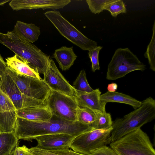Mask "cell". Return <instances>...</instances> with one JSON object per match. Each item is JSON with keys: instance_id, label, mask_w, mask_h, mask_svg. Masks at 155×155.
I'll return each instance as SVG.
<instances>
[{"instance_id": "obj_1", "label": "cell", "mask_w": 155, "mask_h": 155, "mask_svg": "<svg viewBox=\"0 0 155 155\" xmlns=\"http://www.w3.org/2000/svg\"><path fill=\"white\" fill-rule=\"evenodd\" d=\"M94 129L91 126L78 121H68L53 115L50 120L42 122L32 121L17 117L14 131L18 140L31 141L40 135L65 134L76 137Z\"/></svg>"}, {"instance_id": "obj_2", "label": "cell", "mask_w": 155, "mask_h": 155, "mask_svg": "<svg viewBox=\"0 0 155 155\" xmlns=\"http://www.w3.org/2000/svg\"><path fill=\"white\" fill-rule=\"evenodd\" d=\"M0 43L13 51L39 74H44L45 72L50 56L20 37L13 30L6 33L0 32Z\"/></svg>"}, {"instance_id": "obj_3", "label": "cell", "mask_w": 155, "mask_h": 155, "mask_svg": "<svg viewBox=\"0 0 155 155\" xmlns=\"http://www.w3.org/2000/svg\"><path fill=\"white\" fill-rule=\"evenodd\" d=\"M155 118V100L151 97L141 101L140 106L122 118L113 121L111 142L151 122Z\"/></svg>"}, {"instance_id": "obj_4", "label": "cell", "mask_w": 155, "mask_h": 155, "mask_svg": "<svg viewBox=\"0 0 155 155\" xmlns=\"http://www.w3.org/2000/svg\"><path fill=\"white\" fill-rule=\"evenodd\" d=\"M110 146L119 155H155L149 137L140 128L111 142Z\"/></svg>"}, {"instance_id": "obj_5", "label": "cell", "mask_w": 155, "mask_h": 155, "mask_svg": "<svg viewBox=\"0 0 155 155\" xmlns=\"http://www.w3.org/2000/svg\"><path fill=\"white\" fill-rule=\"evenodd\" d=\"M146 65L128 48L117 49L107 67L106 78L114 80L122 78L132 71H143Z\"/></svg>"}, {"instance_id": "obj_6", "label": "cell", "mask_w": 155, "mask_h": 155, "mask_svg": "<svg viewBox=\"0 0 155 155\" xmlns=\"http://www.w3.org/2000/svg\"><path fill=\"white\" fill-rule=\"evenodd\" d=\"M44 15L62 36L83 50L88 51L97 46V42L84 35L65 19L59 11H48Z\"/></svg>"}, {"instance_id": "obj_7", "label": "cell", "mask_w": 155, "mask_h": 155, "mask_svg": "<svg viewBox=\"0 0 155 155\" xmlns=\"http://www.w3.org/2000/svg\"><path fill=\"white\" fill-rule=\"evenodd\" d=\"M112 127L107 130L94 129L76 137L71 141L69 148L85 155H90L94 151L111 142Z\"/></svg>"}, {"instance_id": "obj_8", "label": "cell", "mask_w": 155, "mask_h": 155, "mask_svg": "<svg viewBox=\"0 0 155 155\" xmlns=\"http://www.w3.org/2000/svg\"><path fill=\"white\" fill-rule=\"evenodd\" d=\"M45 101L52 115L68 121H78L80 107L75 96L51 90Z\"/></svg>"}, {"instance_id": "obj_9", "label": "cell", "mask_w": 155, "mask_h": 155, "mask_svg": "<svg viewBox=\"0 0 155 155\" xmlns=\"http://www.w3.org/2000/svg\"><path fill=\"white\" fill-rule=\"evenodd\" d=\"M6 72L24 94L35 99L46 101L51 89L43 80L18 74L8 67Z\"/></svg>"}, {"instance_id": "obj_10", "label": "cell", "mask_w": 155, "mask_h": 155, "mask_svg": "<svg viewBox=\"0 0 155 155\" xmlns=\"http://www.w3.org/2000/svg\"><path fill=\"white\" fill-rule=\"evenodd\" d=\"M0 89L8 96L16 110L32 107L46 106L45 101L24 94L6 71L2 80Z\"/></svg>"}, {"instance_id": "obj_11", "label": "cell", "mask_w": 155, "mask_h": 155, "mask_svg": "<svg viewBox=\"0 0 155 155\" xmlns=\"http://www.w3.org/2000/svg\"><path fill=\"white\" fill-rule=\"evenodd\" d=\"M44 76L43 80L51 90L75 96V90L64 77L51 58Z\"/></svg>"}, {"instance_id": "obj_12", "label": "cell", "mask_w": 155, "mask_h": 155, "mask_svg": "<svg viewBox=\"0 0 155 155\" xmlns=\"http://www.w3.org/2000/svg\"><path fill=\"white\" fill-rule=\"evenodd\" d=\"M70 0H12L9 5L13 10L41 8L53 10L63 8Z\"/></svg>"}, {"instance_id": "obj_13", "label": "cell", "mask_w": 155, "mask_h": 155, "mask_svg": "<svg viewBox=\"0 0 155 155\" xmlns=\"http://www.w3.org/2000/svg\"><path fill=\"white\" fill-rule=\"evenodd\" d=\"M76 137L65 134H55L38 136L34 139L37 142V147L46 150H56L69 148Z\"/></svg>"}, {"instance_id": "obj_14", "label": "cell", "mask_w": 155, "mask_h": 155, "mask_svg": "<svg viewBox=\"0 0 155 155\" xmlns=\"http://www.w3.org/2000/svg\"><path fill=\"white\" fill-rule=\"evenodd\" d=\"M75 90V96L80 107L87 108L96 112H106V104L100 99L101 92L99 88L88 92Z\"/></svg>"}, {"instance_id": "obj_15", "label": "cell", "mask_w": 155, "mask_h": 155, "mask_svg": "<svg viewBox=\"0 0 155 155\" xmlns=\"http://www.w3.org/2000/svg\"><path fill=\"white\" fill-rule=\"evenodd\" d=\"M16 112L17 117L34 121H47L53 116L46 106L28 107L17 110Z\"/></svg>"}, {"instance_id": "obj_16", "label": "cell", "mask_w": 155, "mask_h": 155, "mask_svg": "<svg viewBox=\"0 0 155 155\" xmlns=\"http://www.w3.org/2000/svg\"><path fill=\"white\" fill-rule=\"evenodd\" d=\"M13 31L20 37L32 43L38 40L41 34L40 28L32 23L17 21Z\"/></svg>"}, {"instance_id": "obj_17", "label": "cell", "mask_w": 155, "mask_h": 155, "mask_svg": "<svg viewBox=\"0 0 155 155\" xmlns=\"http://www.w3.org/2000/svg\"><path fill=\"white\" fill-rule=\"evenodd\" d=\"M6 63L8 67L17 73L42 79L38 73L31 68L26 62L19 58L16 54L6 58Z\"/></svg>"}, {"instance_id": "obj_18", "label": "cell", "mask_w": 155, "mask_h": 155, "mask_svg": "<svg viewBox=\"0 0 155 155\" xmlns=\"http://www.w3.org/2000/svg\"><path fill=\"white\" fill-rule=\"evenodd\" d=\"M77 57L73 47L65 46L56 49L52 55V58L56 59L62 71L68 70L73 65Z\"/></svg>"}, {"instance_id": "obj_19", "label": "cell", "mask_w": 155, "mask_h": 155, "mask_svg": "<svg viewBox=\"0 0 155 155\" xmlns=\"http://www.w3.org/2000/svg\"><path fill=\"white\" fill-rule=\"evenodd\" d=\"M100 99L106 104L110 102L125 104L132 106L134 110L139 107L141 104V101L128 95L116 91H107L101 95Z\"/></svg>"}, {"instance_id": "obj_20", "label": "cell", "mask_w": 155, "mask_h": 155, "mask_svg": "<svg viewBox=\"0 0 155 155\" xmlns=\"http://www.w3.org/2000/svg\"><path fill=\"white\" fill-rule=\"evenodd\" d=\"M14 131L0 133V155H12L18 145Z\"/></svg>"}, {"instance_id": "obj_21", "label": "cell", "mask_w": 155, "mask_h": 155, "mask_svg": "<svg viewBox=\"0 0 155 155\" xmlns=\"http://www.w3.org/2000/svg\"><path fill=\"white\" fill-rule=\"evenodd\" d=\"M16 111L0 112V133L14 131L17 117Z\"/></svg>"}, {"instance_id": "obj_22", "label": "cell", "mask_w": 155, "mask_h": 155, "mask_svg": "<svg viewBox=\"0 0 155 155\" xmlns=\"http://www.w3.org/2000/svg\"><path fill=\"white\" fill-rule=\"evenodd\" d=\"M33 155H85L71 150L69 148L56 150H46L38 148L36 146L28 148Z\"/></svg>"}, {"instance_id": "obj_23", "label": "cell", "mask_w": 155, "mask_h": 155, "mask_svg": "<svg viewBox=\"0 0 155 155\" xmlns=\"http://www.w3.org/2000/svg\"><path fill=\"white\" fill-rule=\"evenodd\" d=\"M96 118V112L88 108L79 107L78 110L77 121L82 124L90 126L93 128Z\"/></svg>"}, {"instance_id": "obj_24", "label": "cell", "mask_w": 155, "mask_h": 155, "mask_svg": "<svg viewBox=\"0 0 155 155\" xmlns=\"http://www.w3.org/2000/svg\"><path fill=\"white\" fill-rule=\"evenodd\" d=\"M96 118L93 127L94 129L107 130L112 127L113 123L110 114L96 112Z\"/></svg>"}, {"instance_id": "obj_25", "label": "cell", "mask_w": 155, "mask_h": 155, "mask_svg": "<svg viewBox=\"0 0 155 155\" xmlns=\"http://www.w3.org/2000/svg\"><path fill=\"white\" fill-rule=\"evenodd\" d=\"M153 34L150 42L147 47L144 56L147 58L150 65V68L155 71V20H154L153 26Z\"/></svg>"}, {"instance_id": "obj_26", "label": "cell", "mask_w": 155, "mask_h": 155, "mask_svg": "<svg viewBox=\"0 0 155 155\" xmlns=\"http://www.w3.org/2000/svg\"><path fill=\"white\" fill-rule=\"evenodd\" d=\"M72 86L75 90L79 91L88 92L93 90L88 82L86 72L84 69L80 71Z\"/></svg>"}, {"instance_id": "obj_27", "label": "cell", "mask_w": 155, "mask_h": 155, "mask_svg": "<svg viewBox=\"0 0 155 155\" xmlns=\"http://www.w3.org/2000/svg\"><path fill=\"white\" fill-rule=\"evenodd\" d=\"M104 10L108 11L111 15L115 17L120 13L127 12L125 5L122 0H114L105 6Z\"/></svg>"}, {"instance_id": "obj_28", "label": "cell", "mask_w": 155, "mask_h": 155, "mask_svg": "<svg viewBox=\"0 0 155 155\" xmlns=\"http://www.w3.org/2000/svg\"><path fill=\"white\" fill-rule=\"evenodd\" d=\"M114 0H87L86 2L91 12L94 14H99L104 10L105 6L112 2Z\"/></svg>"}, {"instance_id": "obj_29", "label": "cell", "mask_w": 155, "mask_h": 155, "mask_svg": "<svg viewBox=\"0 0 155 155\" xmlns=\"http://www.w3.org/2000/svg\"><path fill=\"white\" fill-rule=\"evenodd\" d=\"M16 110L8 96L0 89V112Z\"/></svg>"}, {"instance_id": "obj_30", "label": "cell", "mask_w": 155, "mask_h": 155, "mask_svg": "<svg viewBox=\"0 0 155 155\" xmlns=\"http://www.w3.org/2000/svg\"><path fill=\"white\" fill-rule=\"evenodd\" d=\"M102 48L103 47L97 46L88 51V56L91 63L92 71L93 72L100 69L98 56L99 52Z\"/></svg>"}, {"instance_id": "obj_31", "label": "cell", "mask_w": 155, "mask_h": 155, "mask_svg": "<svg viewBox=\"0 0 155 155\" xmlns=\"http://www.w3.org/2000/svg\"><path fill=\"white\" fill-rule=\"evenodd\" d=\"M90 155H119L112 148L104 145L96 150Z\"/></svg>"}, {"instance_id": "obj_32", "label": "cell", "mask_w": 155, "mask_h": 155, "mask_svg": "<svg viewBox=\"0 0 155 155\" xmlns=\"http://www.w3.org/2000/svg\"><path fill=\"white\" fill-rule=\"evenodd\" d=\"M7 67L6 62L0 54V88L2 80L3 75L5 72Z\"/></svg>"}, {"instance_id": "obj_33", "label": "cell", "mask_w": 155, "mask_h": 155, "mask_svg": "<svg viewBox=\"0 0 155 155\" xmlns=\"http://www.w3.org/2000/svg\"><path fill=\"white\" fill-rule=\"evenodd\" d=\"M117 87V85L116 83H112L108 85L107 88L108 91H116Z\"/></svg>"}, {"instance_id": "obj_34", "label": "cell", "mask_w": 155, "mask_h": 155, "mask_svg": "<svg viewBox=\"0 0 155 155\" xmlns=\"http://www.w3.org/2000/svg\"><path fill=\"white\" fill-rule=\"evenodd\" d=\"M13 155H24L22 150L20 147H16L14 151Z\"/></svg>"}, {"instance_id": "obj_35", "label": "cell", "mask_w": 155, "mask_h": 155, "mask_svg": "<svg viewBox=\"0 0 155 155\" xmlns=\"http://www.w3.org/2000/svg\"><path fill=\"white\" fill-rule=\"evenodd\" d=\"M20 147L23 151L24 155H33L29 151L28 149V147L25 145H23Z\"/></svg>"}, {"instance_id": "obj_36", "label": "cell", "mask_w": 155, "mask_h": 155, "mask_svg": "<svg viewBox=\"0 0 155 155\" xmlns=\"http://www.w3.org/2000/svg\"><path fill=\"white\" fill-rule=\"evenodd\" d=\"M10 1V0H0V6L3 5L5 3Z\"/></svg>"}]
</instances>
